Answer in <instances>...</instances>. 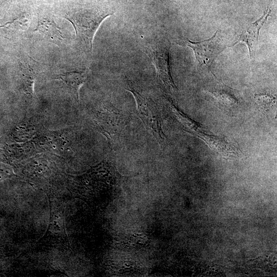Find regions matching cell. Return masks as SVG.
I'll list each match as a JSON object with an SVG mask.
<instances>
[{
  "mask_svg": "<svg viewBox=\"0 0 277 277\" xmlns=\"http://www.w3.org/2000/svg\"><path fill=\"white\" fill-rule=\"evenodd\" d=\"M127 90L132 94L136 103L138 115L147 129L162 147L166 140L162 125L161 115L155 102L140 88L128 83Z\"/></svg>",
  "mask_w": 277,
  "mask_h": 277,
  "instance_id": "6da1fadb",
  "label": "cell"
},
{
  "mask_svg": "<svg viewBox=\"0 0 277 277\" xmlns=\"http://www.w3.org/2000/svg\"><path fill=\"white\" fill-rule=\"evenodd\" d=\"M112 12L106 10L82 11L65 16L75 30L76 36L83 40L92 52L95 34L102 23Z\"/></svg>",
  "mask_w": 277,
  "mask_h": 277,
  "instance_id": "7a4b0ae2",
  "label": "cell"
},
{
  "mask_svg": "<svg viewBox=\"0 0 277 277\" xmlns=\"http://www.w3.org/2000/svg\"><path fill=\"white\" fill-rule=\"evenodd\" d=\"M97 129L110 145L118 143L127 118L122 112L110 102L103 103L96 112L94 119Z\"/></svg>",
  "mask_w": 277,
  "mask_h": 277,
  "instance_id": "3957f363",
  "label": "cell"
},
{
  "mask_svg": "<svg viewBox=\"0 0 277 277\" xmlns=\"http://www.w3.org/2000/svg\"><path fill=\"white\" fill-rule=\"evenodd\" d=\"M170 44L163 41L148 43L145 52L154 64L160 79L172 90L177 89L172 78L170 64Z\"/></svg>",
  "mask_w": 277,
  "mask_h": 277,
  "instance_id": "277c9868",
  "label": "cell"
},
{
  "mask_svg": "<svg viewBox=\"0 0 277 277\" xmlns=\"http://www.w3.org/2000/svg\"><path fill=\"white\" fill-rule=\"evenodd\" d=\"M186 44L193 51L196 63L200 66L207 67H210L214 58L225 48L217 31L208 39L197 42L189 40Z\"/></svg>",
  "mask_w": 277,
  "mask_h": 277,
  "instance_id": "5b68a950",
  "label": "cell"
},
{
  "mask_svg": "<svg viewBox=\"0 0 277 277\" xmlns=\"http://www.w3.org/2000/svg\"><path fill=\"white\" fill-rule=\"evenodd\" d=\"M202 139L214 151L225 157H233L239 154L235 146L225 138L201 132L193 134Z\"/></svg>",
  "mask_w": 277,
  "mask_h": 277,
  "instance_id": "8992f818",
  "label": "cell"
},
{
  "mask_svg": "<svg viewBox=\"0 0 277 277\" xmlns=\"http://www.w3.org/2000/svg\"><path fill=\"white\" fill-rule=\"evenodd\" d=\"M270 9L267 10L258 20L251 23L248 27L244 30L239 36L237 41L235 44L239 42H244L247 45L250 57L253 56L254 48L258 43L260 30L270 15ZM234 44V45H235Z\"/></svg>",
  "mask_w": 277,
  "mask_h": 277,
  "instance_id": "52a82bcc",
  "label": "cell"
},
{
  "mask_svg": "<svg viewBox=\"0 0 277 277\" xmlns=\"http://www.w3.org/2000/svg\"><path fill=\"white\" fill-rule=\"evenodd\" d=\"M87 76V70L72 71L58 74L54 79L63 82L75 101L78 102L80 89L86 82Z\"/></svg>",
  "mask_w": 277,
  "mask_h": 277,
  "instance_id": "ba28073f",
  "label": "cell"
},
{
  "mask_svg": "<svg viewBox=\"0 0 277 277\" xmlns=\"http://www.w3.org/2000/svg\"><path fill=\"white\" fill-rule=\"evenodd\" d=\"M165 100L171 112L188 133L193 134L201 132H208L206 128L181 111L171 98L165 96Z\"/></svg>",
  "mask_w": 277,
  "mask_h": 277,
  "instance_id": "9c48e42d",
  "label": "cell"
},
{
  "mask_svg": "<svg viewBox=\"0 0 277 277\" xmlns=\"http://www.w3.org/2000/svg\"><path fill=\"white\" fill-rule=\"evenodd\" d=\"M35 31L51 39L61 41L64 38L60 28L52 17L38 18Z\"/></svg>",
  "mask_w": 277,
  "mask_h": 277,
  "instance_id": "30bf717a",
  "label": "cell"
},
{
  "mask_svg": "<svg viewBox=\"0 0 277 277\" xmlns=\"http://www.w3.org/2000/svg\"><path fill=\"white\" fill-rule=\"evenodd\" d=\"M207 93L212 97L214 103L220 107L230 108L238 104V100L229 89L217 88Z\"/></svg>",
  "mask_w": 277,
  "mask_h": 277,
  "instance_id": "8fae6325",
  "label": "cell"
},
{
  "mask_svg": "<svg viewBox=\"0 0 277 277\" xmlns=\"http://www.w3.org/2000/svg\"><path fill=\"white\" fill-rule=\"evenodd\" d=\"M19 66L23 91L27 94L32 95L36 72L32 64H30V62H20Z\"/></svg>",
  "mask_w": 277,
  "mask_h": 277,
  "instance_id": "7c38bea8",
  "label": "cell"
},
{
  "mask_svg": "<svg viewBox=\"0 0 277 277\" xmlns=\"http://www.w3.org/2000/svg\"><path fill=\"white\" fill-rule=\"evenodd\" d=\"M254 101L261 110L267 112L275 105L276 97L269 93H262L255 94Z\"/></svg>",
  "mask_w": 277,
  "mask_h": 277,
  "instance_id": "4fadbf2b",
  "label": "cell"
}]
</instances>
